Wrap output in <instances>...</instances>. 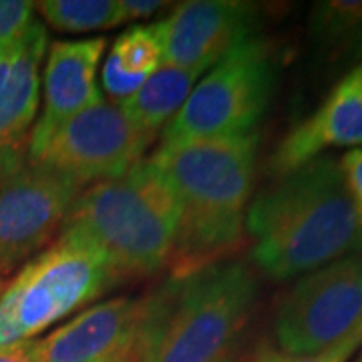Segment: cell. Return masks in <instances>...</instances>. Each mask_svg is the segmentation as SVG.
Wrapping results in <instances>:
<instances>
[{
    "label": "cell",
    "mask_w": 362,
    "mask_h": 362,
    "mask_svg": "<svg viewBox=\"0 0 362 362\" xmlns=\"http://www.w3.org/2000/svg\"><path fill=\"white\" fill-rule=\"evenodd\" d=\"M254 302L256 278L244 262L171 276L141 298L139 362L220 361L235 349Z\"/></svg>",
    "instance_id": "obj_3"
},
{
    "label": "cell",
    "mask_w": 362,
    "mask_h": 362,
    "mask_svg": "<svg viewBox=\"0 0 362 362\" xmlns=\"http://www.w3.org/2000/svg\"><path fill=\"white\" fill-rule=\"evenodd\" d=\"M103 51L105 39L52 42L45 66L42 115L33 125L26 153L39 149L65 121L103 101V90L97 85Z\"/></svg>",
    "instance_id": "obj_12"
},
{
    "label": "cell",
    "mask_w": 362,
    "mask_h": 362,
    "mask_svg": "<svg viewBox=\"0 0 362 362\" xmlns=\"http://www.w3.org/2000/svg\"><path fill=\"white\" fill-rule=\"evenodd\" d=\"M362 145V61L330 89L324 103L276 147L270 173L284 177L332 147Z\"/></svg>",
    "instance_id": "obj_11"
},
{
    "label": "cell",
    "mask_w": 362,
    "mask_h": 362,
    "mask_svg": "<svg viewBox=\"0 0 362 362\" xmlns=\"http://www.w3.org/2000/svg\"><path fill=\"white\" fill-rule=\"evenodd\" d=\"M78 194L77 183L26 156L0 165V276L49 244Z\"/></svg>",
    "instance_id": "obj_9"
},
{
    "label": "cell",
    "mask_w": 362,
    "mask_h": 362,
    "mask_svg": "<svg viewBox=\"0 0 362 362\" xmlns=\"http://www.w3.org/2000/svg\"><path fill=\"white\" fill-rule=\"evenodd\" d=\"M165 2L159 0H121V11H123V23L137 21V18H147L157 11H161Z\"/></svg>",
    "instance_id": "obj_23"
},
{
    "label": "cell",
    "mask_w": 362,
    "mask_h": 362,
    "mask_svg": "<svg viewBox=\"0 0 362 362\" xmlns=\"http://www.w3.org/2000/svg\"><path fill=\"white\" fill-rule=\"evenodd\" d=\"M340 169H342L346 189H349L350 199L354 204L362 226V147L350 149L349 153L340 159Z\"/></svg>",
    "instance_id": "obj_22"
},
{
    "label": "cell",
    "mask_w": 362,
    "mask_h": 362,
    "mask_svg": "<svg viewBox=\"0 0 362 362\" xmlns=\"http://www.w3.org/2000/svg\"><path fill=\"white\" fill-rule=\"evenodd\" d=\"M362 326V252L304 274L278 302L274 337L296 356L324 352Z\"/></svg>",
    "instance_id": "obj_7"
},
{
    "label": "cell",
    "mask_w": 362,
    "mask_h": 362,
    "mask_svg": "<svg viewBox=\"0 0 362 362\" xmlns=\"http://www.w3.org/2000/svg\"><path fill=\"white\" fill-rule=\"evenodd\" d=\"M163 65L204 75L240 42L256 37L258 8L235 0L183 2L157 21Z\"/></svg>",
    "instance_id": "obj_10"
},
{
    "label": "cell",
    "mask_w": 362,
    "mask_h": 362,
    "mask_svg": "<svg viewBox=\"0 0 362 362\" xmlns=\"http://www.w3.org/2000/svg\"><path fill=\"white\" fill-rule=\"evenodd\" d=\"M276 83V61L266 40L252 37L233 47L194 87L161 143L223 139L258 131Z\"/></svg>",
    "instance_id": "obj_6"
},
{
    "label": "cell",
    "mask_w": 362,
    "mask_h": 362,
    "mask_svg": "<svg viewBox=\"0 0 362 362\" xmlns=\"http://www.w3.org/2000/svg\"><path fill=\"white\" fill-rule=\"evenodd\" d=\"M57 30L89 33L123 25L121 0H45L35 4Z\"/></svg>",
    "instance_id": "obj_17"
},
{
    "label": "cell",
    "mask_w": 362,
    "mask_h": 362,
    "mask_svg": "<svg viewBox=\"0 0 362 362\" xmlns=\"http://www.w3.org/2000/svg\"><path fill=\"white\" fill-rule=\"evenodd\" d=\"M356 362H362V356H361V358H358V361H356Z\"/></svg>",
    "instance_id": "obj_28"
},
{
    "label": "cell",
    "mask_w": 362,
    "mask_h": 362,
    "mask_svg": "<svg viewBox=\"0 0 362 362\" xmlns=\"http://www.w3.org/2000/svg\"><path fill=\"white\" fill-rule=\"evenodd\" d=\"M362 344V326L358 330H354L350 337L340 340L338 344L330 346L324 352L310 354V356H296V354H288L284 350L276 349L272 344H259L258 352L254 362H349V358L358 350Z\"/></svg>",
    "instance_id": "obj_19"
},
{
    "label": "cell",
    "mask_w": 362,
    "mask_h": 362,
    "mask_svg": "<svg viewBox=\"0 0 362 362\" xmlns=\"http://www.w3.org/2000/svg\"><path fill=\"white\" fill-rule=\"evenodd\" d=\"M197 78L199 75L189 71L161 65L153 75L145 78V83L129 99L119 103V107L143 133L156 137L157 131L177 115L192 95Z\"/></svg>",
    "instance_id": "obj_15"
},
{
    "label": "cell",
    "mask_w": 362,
    "mask_h": 362,
    "mask_svg": "<svg viewBox=\"0 0 362 362\" xmlns=\"http://www.w3.org/2000/svg\"><path fill=\"white\" fill-rule=\"evenodd\" d=\"M259 133L161 143L149 159L180 204V230L169 256L173 276L221 262L244 242Z\"/></svg>",
    "instance_id": "obj_2"
},
{
    "label": "cell",
    "mask_w": 362,
    "mask_h": 362,
    "mask_svg": "<svg viewBox=\"0 0 362 362\" xmlns=\"http://www.w3.org/2000/svg\"><path fill=\"white\" fill-rule=\"evenodd\" d=\"M252 259L274 280H290L362 252V226L340 161L320 156L278 177L246 209Z\"/></svg>",
    "instance_id": "obj_1"
},
{
    "label": "cell",
    "mask_w": 362,
    "mask_h": 362,
    "mask_svg": "<svg viewBox=\"0 0 362 362\" xmlns=\"http://www.w3.org/2000/svg\"><path fill=\"white\" fill-rule=\"evenodd\" d=\"M141 300L115 298L95 304L42 340L39 362H97L127 342L139 322Z\"/></svg>",
    "instance_id": "obj_14"
},
{
    "label": "cell",
    "mask_w": 362,
    "mask_h": 362,
    "mask_svg": "<svg viewBox=\"0 0 362 362\" xmlns=\"http://www.w3.org/2000/svg\"><path fill=\"white\" fill-rule=\"evenodd\" d=\"M35 21V2L0 0V51L13 47Z\"/></svg>",
    "instance_id": "obj_20"
},
{
    "label": "cell",
    "mask_w": 362,
    "mask_h": 362,
    "mask_svg": "<svg viewBox=\"0 0 362 362\" xmlns=\"http://www.w3.org/2000/svg\"><path fill=\"white\" fill-rule=\"evenodd\" d=\"M121 284L101 247L73 226L33 258L0 294V349L33 340Z\"/></svg>",
    "instance_id": "obj_5"
},
{
    "label": "cell",
    "mask_w": 362,
    "mask_h": 362,
    "mask_svg": "<svg viewBox=\"0 0 362 362\" xmlns=\"http://www.w3.org/2000/svg\"><path fill=\"white\" fill-rule=\"evenodd\" d=\"M145 83V78L131 77L125 75L123 71H119V66L107 57L103 66V89L105 93L113 99V103H123L125 99H129L135 90Z\"/></svg>",
    "instance_id": "obj_21"
},
{
    "label": "cell",
    "mask_w": 362,
    "mask_h": 362,
    "mask_svg": "<svg viewBox=\"0 0 362 362\" xmlns=\"http://www.w3.org/2000/svg\"><path fill=\"white\" fill-rule=\"evenodd\" d=\"M216 362H244V361L240 358V354H238V350L233 349V350H230L228 354H223V356H221L220 361H216Z\"/></svg>",
    "instance_id": "obj_26"
},
{
    "label": "cell",
    "mask_w": 362,
    "mask_h": 362,
    "mask_svg": "<svg viewBox=\"0 0 362 362\" xmlns=\"http://www.w3.org/2000/svg\"><path fill=\"white\" fill-rule=\"evenodd\" d=\"M47 40V28L35 18L13 47L0 51V163L28 151Z\"/></svg>",
    "instance_id": "obj_13"
},
{
    "label": "cell",
    "mask_w": 362,
    "mask_h": 362,
    "mask_svg": "<svg viewBox=\"0 0 362 362\" xmlns=\"http://www.w3.org/2000/svg\"><path fill=\"white\" fill-rule=\"evenodd\" d=\"M180 204L151 161L90 183L66 216L101 247L119 280L153 276L169 262L180 230Z\"/></svg>",
    "instance_id": "obj_4"
},
{
    "label": "cell",
    "mask_w": 362,
    "mask_h": 362,
    "mask_svg": "<svg viewBox=\"0 0 362 362\" xmlns=\"http://www.w3.org/2000/svg\"><path fill=\"white\" fill-rule=\"evenodd\" d=\"M2 290H4V282L0 280V294H2Z\"/></svg>",
    "instance_id": "obj_27"
},
{
    "label": "cell",
    "mask_w": 362,
    "mask_h": 362,
    "mask_svg": "<svg viewBox=\"0 0 362 362\" xmlns=\"http://www.w3.org/2000/svg\"><path fill=\"white\" fill-rule=\"evenodd\" d=\"M97 362H139V344H137V330L135 334L123 342L119 349H115L111 354H107L105 358Z\"/></svg>",
    "instance_id": "obj_25"
},
{
    "label": "cell",
    "mask_w": 362,
    "mask_h": 362,
    "mask_svg": "<svg viewBox=\"0 0 362 362\" xmlns=\"http://www.w3.org/2000/svg\"><path fill=\"white\" fill-rule=\"evenodd\" d=\"M37 340H26L13 346L0 349V362H39L37 356Z\"/></svg>",
    "instance_id": "obj_24"
},
{
    "label": "cell",
    "mask_w": 362,
    "mask_h": 362,
    "mask_svg": "<svg viewBox=\"0 0 362 362\" xmlns=\"http://www.w3.org/2000/svg\"><path fill=\"white\" fill-rule=\"evenodd\" d=\"M153 137L143 133L119 105L103 99L65 121L26 157L83 187L123 175L141 161Z\"/></svg>",
    "instance_id": "obj_8"
},
{
    "label": "cell",
    "mask_w": 362,
    "mask_h": 362,
    "mask_svg": "<svg viewBox=\"0 0 362 362\" xmlns=\"http://www.w3.org/2000/svg\"><path fill=\"white\" fill-rule=\"evenodd\" d=\"M109 59L131 77L147 78L163 65V42L159 25L133 26L115 40Z\"/></svg>",
    "instance_id": "obj_18"
},
{
    "label": "cell",
    "mask_w": 362,
    "mask_h": 362,
    "mask_svg": "<svg viewBox=\"0 0 362 362\" xmlns=\"http://www.w3.org/2000/svg\"><path fill=\"white\" fill-rule=\"evenodd\" d=\"M312 47L324 61L338 63L362 54V0H324L312 6Z\"/></svg>",
    "instance_id": "obj_16"
}]
</instances>
